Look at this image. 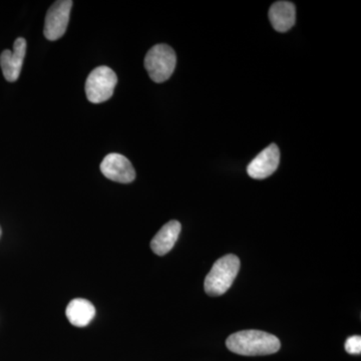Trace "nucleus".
Returning a JSON list of instances; mask_svg holds the SVG:
<instances>
[{
	"instance_id": "nucleus-1",
	"label": "nucleus",
	"mask_w": 361,
	"mask_h": 361,
	"mask_svg": "<svg viewBox=\"0 0 361 361\" xmlns=\"http://www.w3.org/2000/svg\"><path fill=\"white\" fill-rule=\"evenodd\" d=\"M226 346L233 353L244 356L274 355L281 348L279 339L260 330H243L228 337Z\"/></svg>"
},
{
	"instance_id": "nucleus-2",
	"label": "nucleus",
	"mask_w": 361,
	"mask_h": 361,
	"mask_svg": "<svg viewBox=\"0 0 361 361\" xmlns=\"http://www.w3.org/2000/svg\"><path fill=\"white\" fill-rule=\"evenodd\" d=\"M240 270V259L234 254H227L218 259L204 282V289L208 295L220 296L231 288Z\"/></svg>"
},
{
	"instance_id": "nucleus-3",
	"label": "nucleus",
	"mask_w": 361,
	"mask_h": 361,
	"mask_svg": "<svg viewBox=\"0 0 361 361\" xmlns=\"http://www.w3.org/2000/svg\"><path fill=\"white\" fill-rule=\"evenodd\" d=\"M177 56L172 47L167 44H157L147 52L145 68L152 80L161 84L166 82L174 73Z\"/></svg>"
},
{
	"instance_id": "nucleus-4",
	"label": "nucleus",
	"mask_w": 361,
	"mask_h": 361,
	"mask_svg": "<svg viewBox=\"0 0 361 361\" xmlns=\"http://www.w3.org/2000/svg\"><path fill=\"white\" fill-rule=\"evenodd\" d=\"M118 84L115 71L109 66H99L90 73L85 82V94L92 104H101L110 99Z\"/></svg>"
},
{
	"instance_id": "nucleus-5",
	"label": "nucleus",
	"mask_w": 361,
	"mask_h": 361,
	"mask_svg": "<svg viewBox=\"0 0 361 361\" xmlns=\"http://www.w3.org/2000/svg\"><path fill=\"white\" fill-rule=\"evenodd\" d=\"M71 0H59L54 2L45 16L44 33L47 39L58 40L63 37L68 28L71 7Z\"/></svg>"
},
{
	"instance_id": "nucleus-6",
	"label": "nucleus",
	"mask_w": 361,
	"mask_h": 361,
	"mask_svg": "<svg viewBox=\"0 0 361 361\" xmlns=\"http://www.w3.org/2000/svg\"><path fill=\"white\" fill-rule=\"evenodd\" d=\"M99 169L104 177L114 182L130 184L135 179L132 163L121 154L111 153L104 157Z\"/></svg>"
},
{
	"instance_id": "nucleus-7",
	"label": "nucleus",
	"mask_w": 361,
	"mask_h": 361,
	"mask_svg": "<svg viewBox=\"0 0 361 361\" xmlns=\"http://www.w3.org/2000/svg\"><path fill=\"white\" fill-rule=\"evenodd\" d=\"M279 161V148L275 144L270 145L249 164L247 173L253 179H266L277 170Z\"/></svg>"
},
{
	"instance_id": "nucleus-8",
	"label": "nucleus",
	"mask_w": 361,
	"mask_h": 361,
	"mask_svg": "<svg viewBox=\"0 0 361 361\" xmlns=\"http://www.w3.org/2000/svg\"><path fill=\"white\" fill-rule=\"evenodd\" d=\"M26 54V40L18 37L14 42L13 51L6 49L0 56V66L7 82H14L18 80L23 68Z\"/></svg>"
},
{
	"instance_id": "nucleus-9",
	"label": "nucleus",
	"mask_w": 361,
	"mask_h": 361,
	"mask_svg": "<svg viewBox=\"0 0 361 361\" xmlns=\"http://www.w3.org/2000/svg\"><path fill=\"white\" fill-rule=\"evenodd\" d=\"M268 16L271 25L276 32H288L295 25V6L289 1L275 2L271 6Z\"/></svg>"
},
{
	"instance_id": "nucleus-10",
	"label": "nucleus",
	"mask_w": 361,
	"mask_h": 361,
	"mask_svg": "<svg viewBox=\"0 0 361 361\" xmlns=\"http://www.w3.org/2000/svg\"><path fill=\"white\" fill-rule=\"evenodd\" d=\"M180 229H182V225L176 220L170 221L167 224L164 225L152 240L151 248L154 253L159 256H164L172 250L179 238Z\"/></svg>"
},
{
	"instance_id": "nucleus-11",
	"label": "nucleus",
	"mask_w": 361,
	"mask_h": 361,
	"mask_svg": "<svg viewBox=\"0 0 361 361\" xmlns=\"http://www.w3.org/2000/svg\"><path fill=\"white\" fill-rule=\"evenodd\" d=\"M66 315L71 324L78 327H85L94 319L96 308L87 299H73L66 307Z\"/></svg>"
},
{
	"instance_id": "nucleus-12",
	"label": "nucleus",
	"mask_w": 361,
	"mask_h": 361,
	"mask_svg": "<svg viewBox=\"0 0 361 361\" xmlns=\"http://www.w3.org/2000/svg\"><path fill=\"white\" fill-rule=\"evenodd\" d=\"M345 350L349 355H360L361 337L360 336L348 337L345 342Z\"/></svg>"
},
{
	"instance_id": "nucleus-13",
	"label": "nucleus",
	"mask_w": 361,
	"mask_h": 361,
	"mask_svg": "<svg viewBox=\"0 0 361 361\" xmlns=\"http://www.w3.org/2000/svg\"><path fill=\"white\" fill-rule=\"evenodd\" d=\"M2 231H1V227H0V237H1Z\"/></svg>"
}]
</instances>
